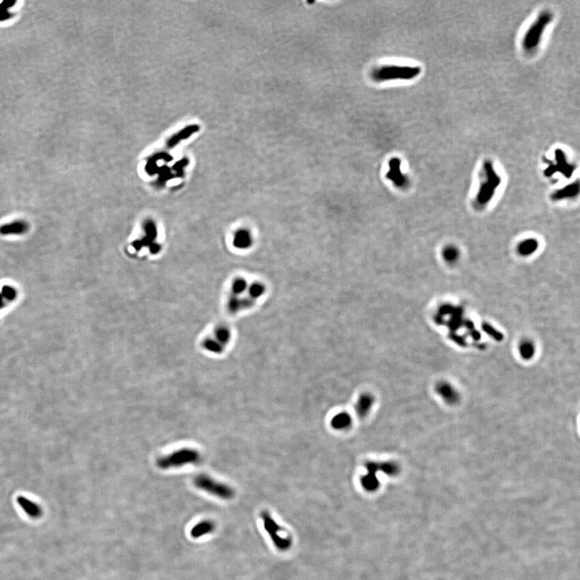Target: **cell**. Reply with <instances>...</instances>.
Returning <instances> with one entry per match:
<instances>
[{
	"mask_svg": "<svg viewBox=\"0 0 580 580\" xmlns=\"http://www.w3.org/2000/svg\"><path fill=\"white\" fill-rule=\"evenodd\" d=\"M538 248V242L534 239H526L520 242L518 252L522 256H531Z\"/></svg>",
	"mask_w": 580,
	"mask_h": 580,
	"instance_id": "4fadbf2b",
	"label": "cell"
},
{
	"mask_svg": "<svg viewBox=\"0 0 580 580\" xmlns=\"http://www.w3.org/2000/svg\"><path fill=\"white\" fill-rule=\"evenodd\" d=\"M17 503L21 507L23 511L31 518L37 519L42 517L43 513L42 507L34 501H32L24 496H20L17 497Z\"/></svg>",
	"mask_w": 580,
	"mask_h": 580,
	"instance_id": "9c48e42d",
	"label": "cell"
},
{
	"mask_svg": "<svg viewBox=\"0 0 580 580\" xmlns=\"http://www.w3.org/2000/svg\"><path fill=\"white\" fill-rule=\"evenodd\" d=\"M351 417L346 413H340L332 419V427L337 430H344L351 425Z\"/></svg>",
	"mask_w": 580,
	"mask_h": 580,
	"instance_id": "9a60e30c",
	"label": "cell"
},
{
	"mask_svg": "<svg viewBox=\"0 0 580 580\" xmlns=\"http://www.w3.org/2000/svg\"><path fill=\"white\" fill-rule=\"evenodd\" d=\"M579 191H580V185L579 182H574L572 184L568 185L564 188L560 189L559 191H557L555 193L553 194V199L559 200L563 199V198H569V197H573L576 195L578 194Z\"/></svg>",
	"mask_w": 580,
	"mask_h": 580,
	"instance_id": "7c38bea8",
	"label": "cell"
},
{
	"mask_svg": "<svg viewBox=\"0 0 580 580\" xmlns=\"http://www.w3.org/2000/svg\"><path fill=\"white\" fill-rule=\"evenodd\" d=\"M23 230V225L19 224V223H15L13 225L7 226L4 229L2 230V232L3 233H19Z\"/></svg>",
	"mask_w": 580,
	"mask_h": 580,
	"instance_id": "ac0fdd59",
	"label": "cell"
},
{
	"mask_svg": "<svg viewBox=\"0 0 580 580\" xmlns=\"http://www.w3.org/2000/svg\"><path fill=\"white\" fill-rule=\"evenodd\" d=\"M553 18L554 16L550 11H544L539 14L537 19L526 31L523 37L522 47L526 52L531 53L537 49L544 33L546 28L551 24Z\"/></svg>",
	"mask_w": 580,
	"mask_h": 580,
	"instance_id": "6da1fadb",
	"label": "cell"
},
{
	"mask_svg": "<svg viewBox=\"0 0 580 580\" xmlns=\"http://www.w3.org/2000/svg\"><path fill=\"white\" fill-rule=\"evenodd\" d=\"M264 292V286L262 284L254 283L250 287V295L252 298H258Z\"/></svg>",
	"mask_w": 580,
	"mask_h": 580,
	"instance_id": "e0dca14e",
	"label": "cell"
},
{
	"mask_svg": "<svg viewBox=\"0 0 580 580\" xmlns=\"http://www.w3.org/2000/svg\"><path fill=\"white\" fill-rule=\"evenodd\" d=\"M231 340V332L227 327H219L214 331L211 337L205 338L202 342L203 348L213 354H221Z\"/></svg>",
	"mask_w": 580,
	"mask_h": 580,
	"instance_id": "52a82bcc",
	"label": "cell"
},
{
	"mask_svg": "<svg viewBox=\"0 0 580 580\" xmlns=\"http://www.w3.org/2000/svg\"><path fill=\"white\" fill-rule=\"evenodd\" d=\"M459 251L455 246H447L442 251V258L448 264H454L459 260Z\"/></svg>",
	"mask_w": 580,
	"mask_h": 580,
	"instance_id": "2e32d148",
	"label": "cell"
},
{
	"mask_svg": "<svg viewBox=\"0 0 580 580\" xmlns=\"http://www.w3.org/2000/svg\"><path fill=\"white\" fill-rule=\"evenodd\" d=\"M201 461V455L197 450L183 448L173 451L169 455L160 457L156 464L160 469L177 468L190 464H197Z\"/></svg>",
	"mask_w": 580,
	"mask_h": 580,
	"instance_id": "3957f363",
	"label": "cell"
},
{
	"mask_svg": "<svg viewBox=\"0 0 580 580\" xmlns=\"http://www.w3.org/2000/svg\"><path fill=\"white\" fill-rule=\"evenodd\" d=\"M375 399L372 394H362L358 399L357 403L355 405V409L359 417H365L368 415L371 409L374 405Z\"/></svg>",
	"mask_w": 580,
	"mask_h": 580,
	"instance_id": "30bf717a",
	"label": "cell"
},
{
	"mask_svg": "<svg viewBox=\"0 0 580 580\" xmlns=\"http://www.w3.org/2000/svg\"><path fill=\"white\" fill-rule=\"evenodd\" d=\"M193 483L198 489L220 498L222 500H230L234 497L235 491L229 485L222 483L211 478L207 475H199L196 477Z\"/></svg>",
	"mask_w": 580,
	"mask_h": 580,
	"instance_id": "5b68a950",
	"label": "cell"
},
{
	"mask_svg": "<svg viewBox=\"0 0 580 580\" xmlns=\"http://www.w3.org/2000/svg\"><path fill=\"white\" fill-rule=\"evenodd\" d=\"M401 161L398 158H392L390 160L389 171L387 172V179L391 180L396 187L398 188H405L407 187V177L401 171Z\"/></svg>",
	"mask_w": 580,
	"mask_h": 580,
	"instance_id": "ba28073f",
	"label": "cell"
},
{
	"mask_svg": "<svg viewBox=\"0 0 580 580\" xmlns=\"http://www.w3.org/2000/svg\"><path fill=\"white\" fill-rule=\"evenodd\" d=\"M422 69L418 66L408 65H384L375 69L373 78L377 83L396 80H413L419 76Z\"/></svg>",
	"mask_w": 580,
	"mask_h": 580,
	"instance_id": "7a4b0ae2",
	"label": "cell"
},
{
	"mask_svg": "<svg viewBox=\"0 0 580 580\" xmlns=\"http://www.w3.org/2000/svg\"><path fill=\"white\" fill-rule=\"evenodd\" d=\"M252 243V237L247 230H240L235 237V244L239 248H247Z\"/></svg>",
	"mask_w": 580,
	"mask_h": 580,
	"instance_id": "5bb4252c",
	"label": "cell"
},
{
	"mask_svg": "<svg viewBox=\"0 0 580 580\" xmlns=\"http://www.w3.org/2000/svg\"><path fill=\"white\" fill-rule=\"evenodd\" d=\"M548 166L544 171L546 177L554 175V173H560L566 178H570L575 171L576 167L567 160V154L561 148L554 151V160H547Z\"/></svg>",
	"mask_w": 580,
	"mask_h": 580,
	"instance_id": "8992f818",
	"label": "cell"
},
{
	"mask_svg": "<svg viewBox=\"0 0 580 580\" xmlns=\"http://www.w3.org/2000/svg\"><path fill=\"white\" fill-rule=\"evenodd\" d=\"M214 529H215V524L212 521L204 520V521L198 522L197 524L193 526V528L191 529V537L193 538H199V537H203V536L210 534L211 532H214Z\"/></svg>",
	"mask_w": 580,
	"mask_h": 580,
	"instance_id": "8fae6325",
	"label": "cell"
},
{
	"mask_svg": "<svg viewBox=\"0 0 580 580\" xmlns=\"http://www.w3.org/2000/svg\"><path fill=\"white\" fill-rule=\"evenodd\" d=\"M483 170L484 172V181L481 183V188L477 197L479 204L481 205L487 203L489 201L491 197H493L495 191L501 182V178L494 169L493 164L491 160L485 161Z\"/></svg>",
	"mask_w": 580,
	"mask_h": 580,
	"instance_id": "277c9868",
	"label": "cell"
}]
</instances>
